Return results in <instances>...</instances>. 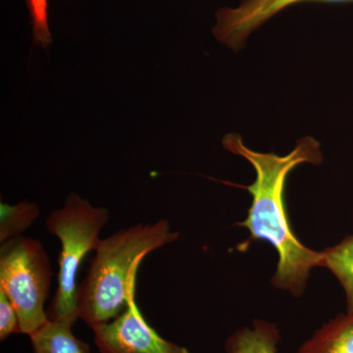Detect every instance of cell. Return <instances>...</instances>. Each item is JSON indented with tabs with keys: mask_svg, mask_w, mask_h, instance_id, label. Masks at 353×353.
I'll return each mask as SVG.
<instances>
[{
	"mask_svg": "<svg viewBox=\"0 0 353 353\" xmlns=\"http://www.w3.org/2000/svg\"><path fill=\"white\" fill-rule=\"evenodd\" d=\"M52 275L48 253L39 241L19 236L1 243L0 290L17 312L21 334L30 336L50 321L44 304Z\"/></svg>",
	"mask_w": 353,
	"mask_h": 353,
	"instance_id": "cell-4",
	"label": "cell"
},
{
	"mask_svg": "<svg viewBox=\"0 0 353 353\" xmlns=\"http://www.w3.org/2000/svg\"><path fill=\"white\" fill-rule=\"evenodd\" d=\"M41 210L34 202L24 201L10 205L0 203V243L12 240L27 231L38 219Z\"/></svg>",
	"mask_w": 353,
	"mask_h": 353,
	"instance_id": "cell-11",
	"label": "cell"
},
{
	"mask_svg": "<svg viewBox=\"0 0 353 353\" xmlns=\"http://www.w3.org/2000/svg\"><path fill=\"white\" fill-rule=\"evenodd\" d=\"M14 333H20L17 312L6 294L0 290V340H6Z\"/></svg>",
	"mask_w": 353,
	"mask_h": 353,
	"instance_id": "cell-13",
	"label": "cell"
},
{
	"mask_svg": "<svg viewBox=\"0 0 353 353\" xmlns=\"http://www.w3.org/2000/svg\"><path fill=\"white\" fill-rule=\"evenodd\" d=\"M32 21V39L36 46L48 48L52 43L48 24V0H26Z\"/></svg>",
	"mask_w": 353,
	"mask_h": 353,
	"instance_id": "cell-12",
	"label": "cell"
},
{
	"mask_svg": "<svg viewBox=\"0 0 353 353\" xmlns=\"http://www.w3.org/2000/svg\"><path fill=\"white\" fill-rule=\"evenodd\" d=\"M134 299L136 294L119 316L92 327L95 345L102 353H190L160 336L141 314Z\"/></svg>",
	"mask_w": 353,
	"mask_h": 353,
	"instance_id": "cell-5",
	"label": "cell"
},
{
	"mask_svg": "<svg viewBox=\"0 0 353 353\" xmlns=\"http://www.w3.org/2000/svg\"><path fill=\"white\" fill-rule=\"evenodd\" d=\"M72 328L66 323L50 320L30 336L34 353H90L87 343L79 340Z\"/></svg>",
	"mask_w": 353,
	"mask_h": 353,
	"instance_id": "cell-9",
	"label": "cell"
},
{
	"mask_svg": "<svg viewBox=\"0 0 353 353\" xmlns=\"http://www.w3.org/2000/svg\"><path fill=\"white\" fill-rule=\"evenodd\" d=\"M297 353H353V313L338 315L325 323Z\"/></svg>",
	"mask_w": 353,
	"mask_h": 353,
	"instance_id": "cell-7",
	"label": "cell"
},
{
	"mask_svg": "<svg viewBox=\"0 0 353 353\" xmlns=\"http://www.w3.org/2000/svg\"><path fill=\"white\" fill-rule=\"evenodd\" d=\"M168 221L134 225L99 241L77 294L79 317L90 328L111 321L136 294L139 265L150 253L178 240Z\"/></svg>",
	"mask_w": 353,
	"mask_h": 353,
	"instance_id": "cell-2",
	"label": "cell"
},
{
	"mask_svg": "<svg viewBox=\"0 0 353 353\" xmlns=\"http://www.w3.org/2000/svg\"><path fill=\"white\" fill-rule=\"evenodd\" d=\"M281 333L275 323L256 319L227 339V353H277Z\"/></svg>",
	"mask_w": 353,
	"mask_h": 353,
	"instance_id": "cell-8",
	"label": "cell"
},
{
	"mask_svg": "<svg viewBox=\"0 0 353 353\" xmlns=\"http://www.w3.org/2000/svg\"><path fill=\"white\" fill-rule=\"evenodd\" d=\"M322 267L338 279L347 296V312L353 313V234L322 250Z\"/></svg>",
	"mask_w": 353,
	"mask_h": 353,
	"instance_id": "cell-10",
	"label": "cell"
},
{
	"mask_svg": "<svg viewBox=\"0 0 353 353\" xmlns=\"http://www.w3.org/2000/svg\"><path fill=\"white\" fill-rule=\"evenodd\" d=\"M352 2L353 0H241L236 7H222L215 13L214 38L238 52L253 32L277 14L301 2Z\"/></svg>",
	"mask_w": 353,
	"mask_h": 353,
	"instance_id": "cell-6",
	"label": "cell"
},
{
	"mask_svg": "<svg viewBox=\"0 0 353 353\" xmlns=\"http://www.w3.org/2000/svg\"><path fill=\"white\" fill-rule=\"evenodd\" d=\"M108 220V209L94 208L76 192L69 194L64 205L46 219L48 231L61 243L57 289L46 310L50 321L74 326L80 318L77 304L79 269L88 253L99 245V234Z\"/></svg>",
	"mask_w": 353,
	"mask_h": 353,
	"instance_id": "cell-3",
	"label": "cell"
},
{
	"mask_svg": "<svg viewBox=\"0 0 353 353\" xmlns=\"http://www.w3.org/2000/svg\"><path fill=\"white\" fill-rule=\"evenodd\" d=\"M225 150L245 158L254 168L256 178L252 185L243 187L252 196L248 217L236 226L245 228L250 236L238 246L245 252L253 241H265L278 252L277 271L271 279L276 289L299 297L305 292L310 271L322 267V252H316L297 239L290 226L285 201L288 176L296 167L304 163L323 162L321 143L306 136L297 141L294 150L285 155L259 152L248 148L238 132H229L223 138Z\"/></svg>",
	"mask_w": 353,
	"mask_h": 353,
	"instance_id": "cell-1",
	"label": "cell"
}]
</instances>
